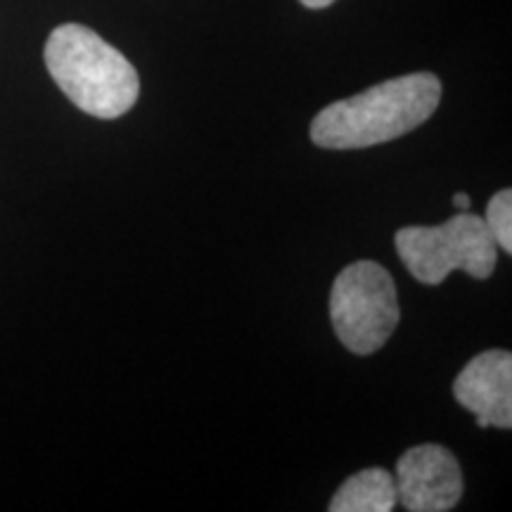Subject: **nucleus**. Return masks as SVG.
<instances>
[{"mask_svg":"<svg viewBox=\"0 0 512 512\" xmlns=\"http://www.w3.org/2000/svg\"><path fill=\"white\" fill-rule=\"evenodd\" d=\"M441 81L430 72L389 79L332 102L311 121V140L325 150H361L389 143L425 124L437 112Z\"/></svg>","mask_w":512,"mask_h":512,"instance_id":"nucleus-1","label":"nucleus"},{"mask_svg":"<svg viewBox=\"0 0 512 512\" xmlns=\"http://www.w3.org/2000/svg\"><path fill=\"white\" fill-rule=\"evenodd\" d=\"M46 67L60 91L91 117L119 119L138 100L136 67L81 24H62L50 34Z\"/></svg>","mask_w":512,"mask_h":512,"instance_id":"nucleus-2","label":"nucleus"},{"mask_svg":"<svg viewBox=\"0 0 512 512\" xmlns=\"http://www.w3.org/2000/svg\"><path fill=\"white\" fill-rule=\"evenodd\" d=\"M394 245L403 266L425 285H441L451 271L486 280L498 261V247L484 219L467 211L441 226L401 228Z\"/></svg>","mask_w":512,"mask_h":512,"instance_id":"nucleus-3","label":"nucleus"},{"mask_svg":"<svg viewBox=\"0 0 512 512\" xmlns=\"http://www.w3.org/2000/svg\"><path fill=\"white\" fill-rule=\"evenodd\" d=\"M399 318L394 280L377 261H356L337 275L330 290V320L351 354L380 351L394 335Z\"/></svg>","mask_w":512,"mask_h":512,"instance_id":"nucleus-4","label":"nucleus"},{"mask_svg":"<svg viewBox=\"0 0 512 512\" xmlns=\"http://www.w3.org/2000/svg\"><path fill=\"white\" fill-rule=\"evenodd\" d=\"M396 503L408 512H446L463 496V472L456 456L439 444L406 451L396 463Z\"/></svg>","mask_w":512,"mask_h":512,"instance_id":"nucleus-5","label":"nucleus"},{"mask_svg":"<svg viewBox=\"0 0 512 512\" xmlns=\"http://www.w3.org/2000/svg\"><path fill=\"white\" fill-rule=\"evenodd\" d=\"M460 406L477 418L479 427H512V356L491 349L472 358L453 382Z\"/></svg>","mask_w":512,"mask_h":512,"instance_id":"nucleus-6","label":"nucleus"},{"mask_svg":"<svg viewBox=\"0 0 512 512\" xmlns=\"http://www.w3.org/2000/svg\"><path fill=\"white\" fill-rule=\"evenodd\" d=\"M330 512H392L396 508L394 477L382 467L356 472L332 496Z\"/></svg>","mask_w":512,"mask_h":512,"instance_id":"nucleus-7","label":"nucleus"},{"mask_svg":"<svg viewBox=\"0 0 512 512\" xmlns=\"http://www.w3.org/2000/svg\"><path fill=\"white\" fill-rule=\"evenodd\" d=\"M484 223L496 247L505 254H512V192L508 188L496 192L494 200L489 202Z\"/></svg>","mask_w":512,"mask_h":512,"instance_id":"nucleus-8","label":"nucleus"},{"mask_svg":"<svg viewBox=\"0 0 512 512\" xmlns=\"http://www.w3.org/2000/svg\"><path fill=\"white\" fill-rule=\"evenodd\" d=\"M299 3L306 5V8H311V10H323V8H328V5L335 3V0H299Z\"/></svg>","mask_w":512,"mask_h":512,"instance_id":"nucleus-9","label":"nucleus"},{"mask_svg":"<svg viewBox=\"0 0 512 512\" xmlns=\"http://www.w3.org/2000/svg\"><path fill=\"white\" fill-rule=\"evenodd\" d=\"M453 204H456V209L467 211V209H470V197H467L465 192H458V195L453 197Z\"/></svg>","mask_w":512,"mask_h":512,"instance_id":"nucleus-10","label":"nucleus"}]
</instances>
